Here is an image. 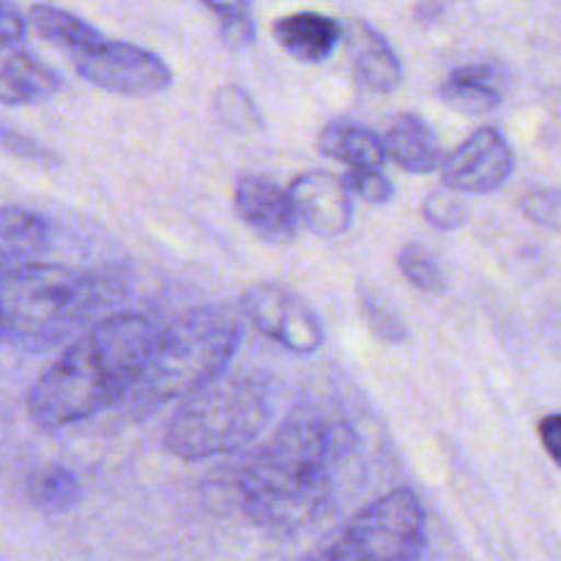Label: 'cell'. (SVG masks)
I'll return each mask as SVG.
<instances>
[{
    "mask_svg": "<svg viewBox=\"0 0 561 561\" xmlns=\"http://www.w3.org/2000/svg\"><path fill=\"white\" fill-rule=\"evenodd\" d=\"M159 329L146 316L121 312L96 321L80 334L27 392V414L42 431H60L121 405Z\"/></svg>",
    "mask_w": 561,
    "mask_h": 561,
    "instance_id": "cell-1",
    "label": "cell"
},
{
    "mask_svg": "<svg viewBox=\"0 0 561 561\" xmlns=\"http://www.w3.org/2000/svg\"><path fill=\"white\" fill-rule=\"evenodd\" d=\"M332 458L327 422L296 411L241 474V502L252 524L274 535L316 524L332 496Z\"/></svg>",
    "mask_w": 561,
    "mask_h": 561,
    "instance_id": "cell-2",
    "label": "cell"
},
{
    "mask_svg": "<svg viewBox=\"0 0 561 561\" xmlns=\"http://www.w3.org/2000/svg\"><path fill=\"white\" fill-rule=\"evenodd\" d=\"M239 345L241 321L233 310L206 305L184 312L159 332L121 409L129 420H142L168 403L192 398L222 376Z\"/></svg>",
    "mask_w": 561,
    "mask_h": 561,
    "instance_id": "cell-3",
    "label": "cell"
},
{
    "mask_svg": "<svg viewBox=\"0 0 561 561\" xmlns=\"http://www.w3.org/2000/svg\"><path fill=\"white\" fill-rule=\"evenodd\" d=\"M113 301V288L64 263L31 261L5 268L0 279L3 343L44 351L80 332Z\"/></svg>",
    "mask_w": 561,
    "mask_h": 561,
    "instance_id": "cell-4",
    "label": "cell"
},
{
    "mask_svg": "<svg viewBox=\"0 0 561 561\" xmlns=\"http://www.w3.org/2000/svg\"><path fill=\"white\" fill-rule=\"evenodd\" d=\"M268 420V387L255 376H219L184 400L162 444L181 460L230 455L255 442Z\"/></svg>",
    "mask_w": 561,
    "mask_h": 561,
    "instance_id": "cell-5",
    "label": "cell"
},
{
    "mask_svg": "<svg viewBox=\"0 0 561 561\" xmlns=\"http://www.w3.org/2000/svg\"><path fill=\"white\" fill-rule=\"evenodd\" d=\"M427 546V518L420 496L409 488L389 491L387 496L367 504L345 526L343 535L321 551V557L337 561L356 559H420Z\"/></svg>",
    "mask_w": 561,
    "mask_h": 561,
    "instance_id": "cell-6",
    "label": "cell"
},
{
    "mask_svg": "<svg viewBox=\"0 0 561 561\" xmlns=\"http://www.w3.org/2000/svg\"><path fill=\"white\" fill-rule=\"evenodd\" d=\"M77 75L104 93L129 99L157 96L173 85V69L146 47L102 38L93 47L71 55Z\"/></svg>",
    "mask_w": 561,
    "mask_h": 561,
    "instance_id": "cell-7",
    "label": "cell"
},
{
    "mask_svg": "<svg viewBox=\"0 0 561 561\" xmlns=\"http://www.w3.org/2000/svg\"><path fill=\"white\" fill-rule=\"evenodd\" d=\"M241 316L288 354L310 356L323 345V323L310 301L279 283H255L241 294Z\"/></svg>",
    "mask_w": 561,
    "mask_h": 561,
    "instance_id": "cell-8",
    "label": "cell"
},
{
    "mask_svg": "<svg viewBox=\"0 0 561 561\" xmlns=\"http://www.w3.org/2000/svg\"><path fill=\"white\" fill-rule=\"evenodd\" d=\"M515 153L507 137L493 126L471 131L442 162V181L466 195H488L510 181Z\"/></svg>",
    "mask_w": 561,
    "mask_h": 561,
    "instance_id": "cell-9",
    "label": "cell"
},
{
    "mask_svg": "<svg viewBox=\"0 0 561 561\" xmlns=\"http://www.w3.org/2000/svg\"><path fill=\"white\" fill-rule=\"evenodd\" d=\"M288 195L299 225L321 239H337L354 225V201H351L354 192L337 173L307 170L290 181Z\"/></svg>",
    "mask_w": 561,
    "mask_h": 561,
    "instance_id": "cell-10",
    "label": "cell"
},
{
    "mask_svg": "<svg viewBox=\"0 0 561 561\" xmlns=\"http://www.w3.org/2000/svg\"><path fill=\"white\" fill-rule=\"evenodd\" d=\"M236 211L241 222L266 244L285 247L296 239L299 217L294 211L288 190H279L272 179L257 173L239 175L233 190Z\"/></svg>",
    "mask_w": 561,
    "mask_h": 561,
    "instance_id": "cell-11",
    "label": "cell"
},
{
    "mask_svg": "<svg viewBox=\"0 0 561 561\" xmlns=\"http://www.w3.org/2000/svg\"><path fill=\"white\" fill-rule=\"evenodd\" d=\"M345 38H348V55L356 80L367 91L383 93V96L398 91L400 82H403V64H400L392 44L387 42V36L370 22L354 20Z\"/></svg>",
    "mask_w": 561,
    "mask_h": 561,
    "instance_id": "cell-12",
    "label": "cell"
},
{
    "mask_svg": "<svg viewBox=\"0 0 561 561\" xmlns=\"http://www.w3.org/2000/svg\"><path fill=\"white\" fill-rule=\"evenodd\" d=\"M272 31L279 47L301 64H323L345 38L343 25L321 11H294L279 16Z\"/></svg>",
    "mask_w": 561,
    "mask_h": 561,
    "instance_id": "cell-13",
    "label": "cell"
},
{
    "mask_svg": "<svg viewBox=\"0 0 561 561\" xmlns=\"http://www.w3.org/2000/svg\"><path fill=\"white\" fill-rule=\"evenodd\" d=\"M383 148H387L389 162H394L405 173L427 175L433 170H442V140L433 126L416 113L394 115L389 129L383 131Z\"/></svg>",
    "mask_w": 561,
    "mask_h": 561,
    "instance_id": "cell-14",
    "label": "cell"
},
{
    "mask_svg": "<svg viewBox=\"0 0 561 561\" xmlns=\"http://www.w3.org/2000/svg\"><path fill=\"white\" fill-rule=\"evenodd\" d=\"M60 75L36 58L25 44L3 47L0 58V99L5 107H25L60 91Z\"/></svg>",
    "mask_w": 561,
    "mask_h": 561,
    "instance_id": "cell-15",
    "label": "cell"
},
{
    "mask_svg": "<svg viewBox=\"0 0 561 561\" xmlns=\"http://www.w3.org/2000/svg\"><path fill=\"white\" fill-rule=\"evenodd\" d=\"M444 104L463 115H488L502 107L504 69L493 60H477L455 69L438 88Z\"/></svg>",
    "mask_w": 561,
    "mask_h": 561,
    "instance_id": "cell-16",
    "label": "cell"
},
{
    "mask_svg": "<svg viewBox=\"0 0 561 561\" xmlns=\"http://www.w3.org/2000/svg\"><path fill=\"white\" fill-rule=\"evenodd\" d=\"M318 151L332 162L345 164V168H362V164H376L381 168L387 162V148H383V135L356 124V121H329L321 126L316 140Z\"/></svg>",
    "mask_w": 561,
    "mask_h": 561,
    "instance_id": "cell-17",
    "label": "cell"
},
{
    "mask_svg": "<svg viewBox=\"0 0 561 561\" xmlns=\"http://www.w3.org/2000/svg\"><path fill=\"white\" fill-rule=\"evenodd\" d=\"M53 230L49 222L36 211L20 206L3 208V230H0V261L5 268L22 266V263L38 261L49 247Z\"/></svg>",
    "mask_w": 561,
    "mask_h": 561,
    "instance_id": "cell-18",
    "label": "cell"
},
{
    "mask_svg": "<svg viewBox=\"0 0 561 561\" xmlns=\"http://www.w3.org/2000/svg\"><path fill=\"white\" fill-rule=\"evenodd\" d=\"M27 20H31V27L44 42L55 44L60 49H69L71 55L82 53V49L93 47V44H99L104 38L91 22H85L82 16L71 14V11L53 3L33 5L27 11Z\"/></svg>",
    "mask_w": 561,
    "mask_h": 561,
    "instance_id": "cell-19",
    "label": "cell"
},
{
    "mask_svg": "<svg viewBox=\"0 0 561 561\" xmlns=\"http://www.w3.org/2000/svg\"><path fill=\"white\" fill-rule=\"evenodd\" d=\"M80 480L66 466H47L27 482V499L38 513L60 515L80 502Z\"/></svg>",
    "mask_w": 561,
    "mask_h": 561,
    "instance_id": "cell-20",
    "label": "cell"
},
{
    "mask_svg": "<svg viewBox=\"0 0 561 561\" xmlns=\"http://www.w3.org/2000/svg\"><path fill=\"white\" fill-rule=\"evenodd\" d=\"M398 266L403 272L405 283L414 285L422 294H444L447 288V274H444L442 263L433 257V252L422 244H405L398 252Z\"/></svg>",
    "mask_w": 561,
    "mask_h": 561,
    "instance_id": "cell-21",
    "label": "cell"
},
{
    "mask_svg": "<svg viewBox=\"0 0 561 561\" xmlns=\"http://www.w3.org/2000/svg\"><path fill=\"white\" fill-rule=\"evenodd\" d=\"M466 192L453 190L444 184L442 190H433L422 201V217L436 230H458L460 225L469 222V203L463 201Z\"/></svg>",
    "mask_w": 561,
    "mask_h": 561,
    "instance_id": "cell-22",
    "label": "cell"
},
{
    "mask_svg": "<svg viewBox=\"0 0 561 561\" xmlns=\"http://www.w3.org/2000/svg\"><path fill=\"white\" fill-rule=\"evenodd\" d=\"M359 307H362V316H365L367 327H370V332L376 334L378 340H383V343H405V337H409V332H405L403 321L398 318V312L392 310V307L383 305L381 296L376 294V290H359Z\"/></svg>",
    "mask_w": 561,
    "mask_h": 561,
    "instance_id": "cell-23",
    "label": "cell"
},
{
    "mask_svg": "<svg viewBox=\"0 0 561 561\" xmlns=\"http://www.w3.org/2000/svg\"><path fill=\"white\" fill-rule=\"evenodd\" d=\"M345 181H348L351 192L356 197H362L370 206H387L394 197V186L387 175L381 173V168L376 164H362V168H348L345 173Z\"/></svg>",
    "mask_w": 561,
    "mask_h": 561,
    "instance_id": "cell-24",
    "label": "cell"
},
{
    "mask_svg": "<svg viewBox=\"0 0 561 561\" xmlns=\"http://www.w3.org/2000/svg\"><path fill=\"white\" fill-rule=\"evenodd\" d=\"M520 214L535 225L561 233V190H535L520 197Z\"/></svg>",
    "mask_w": 561,
    "mask_h": 561,
    "instance_id": "cell-25",
    "label": "cell"
},
{
    "mask_svg": "<svg viewBox=\"0 0 561 561\" xmlns=\"http://www.w3.org/2000/svg\"><path fill=\"white\" fill-rule=\"evenodd\" d=\"M219 33H222V42L233 49H247L255 44L257 27L252 20V11H236V14L219 16Z\"/></svg>",
    "mask_w": 561,
    "mask_h": 561,
    "instance_id": "cell-26",
    "label": "cell"
},
{
    "mask_svg": "<svg viewBox=\"0 0 561 561\" xmlns=\"http://www.w3.org/2000/svg\"><path fill=\"white\" fill-rule=\"evenodd\" d=\"M217 107H233V118H230V126L236 129H247V126H261V115H257L255 104L250 102L244 91L239 88H222L217 93Z\"/></svg>",
    "mask_w": 561,
    "mask_h": 561,
    "instance_id": "cell-27",
    "label": "cell"
},
{
    "mask_svg": "<svg viewBox=\"0 0 561 561\" xmlns=\"http://www.w3.org/2000/svg\"><path fill=\"white\" fill-rule=\"evenodd\" d=\"M25 14L14 5V0H3V14H0V44L3 47H16V44H25L27 33Z\"/></svg>",
    "mask_w": 561,
    "mask_h": 561,
    "instance_id": "cell-28",
    "label": "cell"
},
{
    "mask_svg": "<svg viewBox=\"0 0 561 561\" xmlns=\"http://www.w3.org/2000/svg\"><path fill=\"white\" fill-rule=\"evenodd\" d=\"M3 146H5V151L14 153V157H20V159H38V162H47V159H55L53 153L47 151V148L38 146V142L31 140V137L16 135V131L11 129V126H5V129H3Z\"/></svg>",
    "mask_w": 561,
    "mask_h": 561,
    "instance_id": "cell-29",
    "label": "cell"
},
{
    "mask_svg": "<svg viewBox=\"0 0 561 561\" xmlns=\"http://www.w3.org/2000/svg\"><path fill=\"white\" fill-rule=\"evenodd\" d=\"M537 436H540V444L548 453V458L561 469V414L542 416L540 425H537Z\"/></svg>",
    "mask_w": 561,
    "mask_h": 561,
    "instance_id": "cell-30",
    "label": "cell"
},
{
    "mask_svg": "<svg viewBox=\"0 0 561 561\" xmlns=\"http://www.w3.org/2000/svg\"><path fill=\"white\" fill-rule=\"evenodd\" d=\"M206 9H211L217 16H228L236 14V11L250 9V0H201Z\"/></svg>",
    "mask_w": 561,
    "mask_h": 561,
    "instance_id": "cell-31",
    "label": "cell"
}]
</instances>
